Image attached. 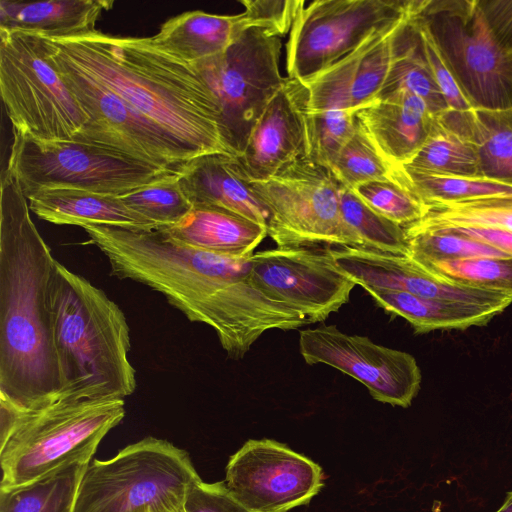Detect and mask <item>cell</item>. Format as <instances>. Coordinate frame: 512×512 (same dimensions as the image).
I'll use <instances>...</instances> for the list:
<instances>
[{"label": "cell", "instance_id": "cell-1", "mask_svg": "<svg viewBox=\"0 0 512 512\" xmlns=\"http://www.w3.org/2000/svg\"><path fill=\"white\" fill-rule=\"evenodd\" d=\"M81 228L107 257L112 276L161 293L188 320L211 327L231 359L243 358L266 331L309 324L255 285L253 254L234 256L188 246L161 230L96 224Z\"/></svg>", "mask_w": 512, "mask_h": 512}, {"label": "cell", "instance_id": "cell-2", "mask_svg": "<svg viewBox=\"0 0 512 512\" xmlns=\"http://www.w3.org/2000/svg\"><path fill=\"white\" fill-rule=\"evenodd\" d=\"M6 168L0 197V397L26 410L55 403L60 378L51 283L57 260Z\"/></svg>", "mask_w": 512, "mask_h": 512}, {"label": "cell", "instance_id": "cell-3", "mask_svg": "<svg viewBox=\"0 0 512 512\" xmlns=\"http://www.w3.org/2000/svg\"><path fill=\"white\" fill-rule=\"evenodd\" d=\"M47 39L57 54L117 94L195 158L233 155L223 137L215 98L191 63L158 49L149 37H117L95 30Z\"/></svg>", "mask_w": 512, "mask_h": 512}, {"label": "cell", "instance_id": "cell-4", "mask_svg": "<svg viewBox=\"0 0 512 512\" xmlns=\"http://www.w3.org/2000/svg\"><path fill=\"white\" fill-rule=\"evenodd\" d=\"M50 297L60 378L56 402L124 399L133 394L137 382L128 357L130 328L121 308L58 261Z\"/></svg>", "mask_w": 512, "mask_h": 512}, {"label": "cell", "instance_id": "cell-5", "mask_svg": "<svg viewBox=\"0 0 512 512\" xmlns=\"http://www.w3.org/2000/svg\"><path fill=\"white\" fill-rule=\"evenodd\" d=\"M124 404V399L58 401L26 410L0 397V489L89 464L101 440L123 420Z\"/></svg>", "mask_w": 512, "mask_h": 512}, {"label": "cell", "instance_id": "cell-6", "mask_svg": "<svg viewBox=\"0 0 512 512\" xmlns=\"http://www.w3.org/2000/svg\"><path fill=\"white\" fill-rule=\"evenodd\" d=\"M199 480L190 455L148 436L87 466L73 512H151L184 506Z\"/></svg>", "mask_w": 512, "mask_h": 512}, {"label": "cell", "instance_id": "cell-7", "mask_svg": "<svg viewBox=\"0 0 512 512\" xmlns=\"http://www.w3.org/2000/svg\"><path fill=\"white\" fill-rule=\"evenodd\" d=\"M0 91L12 129L73 141L89 117L50 58L47 39L0 29Z\"/></svg>", "mask_w": 512, "mask_h": 512}, {"label": "cell", "instance_id": "cell-8", "mask_svg": "<svg viewBox=\"0 0 512 512\" xmlns=\"http://www.w3.org/2000/svg\"><path fill=\"white\" fill-rule=\"evenodd\" d=\"M7 169L26 198L44 188L121 196L181 173L162 170L100 146L45 141L12 129Z\"/></svg>", "mask_w": 512, "mask_h": 512}, {"label": "cell", "instance_id": "cell-9", "mask_svg": "<svg viewBox=\"0 0 512 512\" xmlns=\"http://www.w3.org/2000/svg\"><path fill=\"white\" fill-rule=\"evenodd\" d=\"M249 183L269 212L268 236L277 247L362 248L343 219L341 184L329 168L303 156L270 179Z\"/></svg>", "mask_w": 512, "mask_h": 512}, {"label": "cell", "instance_id": "cell-10", "mask_svg": "<svg viewBox=\"0 0 512 512\" xmlns=\"http://www.w3.org/2000/svg\"><path fill=\"white\" fill-rule=\"evenodd\" d=\"M280 37L251 27L226 51L191 63L218 105L225 142L239 156L268 103L282 87Z\"/></svg>", "mask_w": 512, "mask_h": 512}, {"label": "cell", "instance_id": "cell-11", "mask_svg": "<svg viewBox=\"0 0 512 512\" xmlns=\"http://www.w3.org/2000/svg\"><path fill=\"white\" fill-rule=\"evenodd\" d=\"M418 16L475 108L512 107V55L497 42L479 0H424Z\"/></svg>", "mask_w": 512, "mask_h": 512}, {"label": "cell", "instance_id": "cell-12", "mask_svg": "<svg viewBox=\"0 0 512 512\" xmlns=\"http://www.w3.org/2000/svg\"><path fill=\"white\" fill-rule=\"evenodd\" d=\"M47 43L60 76L89 117L73 141L107 148L152 167L177 173H182L195 159L180 142L57 54L48 39Z\"/></svg>", "mask_w": 512, "mask_h": 512}, {"label": "cell", "instance_id": "cell-13", "mask_svg": "<svg viewBox=\"0 0 512 512\" xmlns=\"http://www.w3.org/2000/svg\"><path fill=\"white\" fill-rule=\"evenodd\" d=\"M418 0H316L297 15L286 44L289 78L305 82L355 50Z\"/></svg>", "mask_w": 512, "mask_h": 512}, {"label": "cell", "instance_id": "cell-14", "mask_svg": "<svg viewBox=\"0 0 512 512\" xmlns=\"http://www.w3.org/2000/svg\"><path fill=\"white\" fill-rule=\"evenodd\" d=\"M225 472L229 492L250 512H288L307 505L324 485L317 463L271 439L245 442Z\"/></svg>", "mask_w": 512, "mask_h": 512}, {"label": "cell", "instance_id": "cell-15", "mask_svg": "<svg viewBox=\"0 0 512 512\" xmlns=\"http://www.w3.org/2000/svg\"><path fill=\"white\" fill-rule=\"evenodd\" d=\"M255 285L271 299L322 322L349 302L356 283L335 264L330 249L277 247L254 253Z\"/></svg>", "mask_w": 512, "mask_h": 512}, {"label": "cell", "instance_id": "cell-16", "mask_svg": "<svg viewBox=\"0 0 512 512\" xmlns=\"http://www.w3.org/2000/svg\"><path fill=\"white\" fill-rule=\"evenodd\" d=\"M299 347L307 364L323 363L352 376L379 402L406 408L419 392L422 375L416 359L368 337L323 325L300 331Z\"/></svg>", "mask_w": 512, "mask_h": 512}, {"label": "cell", "instance_id": "cell-17", "mask_svg": "<svg viewBox=\"0 0 512 512\" xmlns=\"http://www.w3.org/2000/svg\"><path fill=\"white\" fill-rule=\"evenodd\" d=\"M423 0L404 17L372 32L355 50L320 74L302 82L307 110L356 111L374 102L399 50L401 37Z\"/></svg>", "mask_w": 512, "mask_h": 512}, {"label": "cell", "instance_id": "cell-18", "mask_svg": "<svg viewBox=\"0 0 512 512\" xmlns=\"http://www.w3.org/2000/svg\"><path fill=\"white\" fill-rule=\"evenodd\" d=\"M338 266L356 285L407 292L423 298L496 306L506 309L512 298L501 293L446 280L408 254L384 253L358 247L330 249Z\"/></svg>", "mask_w": 512, "mask_h": 512}, {"label": "cell", "instance_id": "cell-19", "mask_svg": "<svg viewBox=\"0 0 512 512\" xmlns=\"http://www.w3.org/2000/svg\"><path fill=\"white\" fill-rule=\"evenodd\" d=\"M307 100L305 85L286 77L256 123L243 152L235 156L246 181L270 179L285 165L306 156Z\"/></svg>", "mask_w": 512, "mask_h": 512}, {"label": "cell", "instance_id": "cell-20", "mask_svg": "<svg viewBox=\"0 0 512 512\" xmlns=\"http://www.w3.org/2000/svg\"><path fill=\"white\" fill-rule=\"evenodd\" d=\"M359 125L394 167L406 165L428 140L437 120L418 96L400 91L356 110Z\"/></svg>", "mask_w": 512, "mask_h": 512}, {"label": "cell", "instance_id": "cell-21", "mask_svg": "<svg viewBox=\"0 0 512 512\" xmlns=\"http://www.w3.org/2000/svg\"><path fill=\"white\" fill-rule=\"evenodd\" d=\"M179 181L193 206L221 208L267 227L269 212L241 175L235 156L201 155L185 166Z\"/></svg>", "mask_w": 512, "mask_h": 512}, {"label": "cell", "instance_id": "cell-22", "mask_svg": "<svg viewBox=\"0 0 512 512\" xmlns=\"http://www.w3.org/2000/svg\"><path fill=\"white\" fill-rule=\"evenodd\" d=\"M38 218L57 225L89 224L151 231L156 227L128 208L119 196L74 188H44L28 198Z\"/></svg>", "mask_w": 512, "mask_h": 512}, {"label": "cell", "instance_id": "cell-23", "mask_svg": "<svg viewBox=\"0 0 512 512\" xmlns=\"http://www.w3.org/2000/svg\"><path fill=\"white\" fill-rule=\"evenodd\" d=\"M253 27L246 14L217 15L188 11L168 19L151 43L188 63L226 51L246 30Z\"/></svg>", "mask_w": 512, "mask_h": 512}, {"label": "cell", "instance_id": "cell-24", "mask_svg": "<svg viewBox=\"0 0 512 512\" xmlns=\"http://www.w3.org/2000/svg\"><path fill=\"white\" fill-rule=\"evenodd\" d=\"M106 0L0 1V29L59 39L95 31Z\"/></svg>", "mask_w": 512, "mask_h": 512}, {"label": "cell", "instance_id": "cell-25", "mask_svg": "<svg viewBox=\"0 0 512 512\" xmlns=\"http://www.w3.org/2000/svg\"><path fill=\"white\" fill-rule=\"evenodd\" d=\"M188 246L234 256L254 254L268 236L267 227L236 213L210 206H193L179 223L157 229Z\"/></svg>", "mask_w": 512, "mask_h": 512}, {"label": "cell", "instance_id": "cell-26", "mask_svg": "<svg viewBox=\"0 0 512 512\" xmlns=\"http://www.w3.org/2000/svg\"><path fill=\"white\" fill-rule=\"evenodd\" d=\"M386 312L407 320L416 333L464 330L487 324L505 309L419 297L407 292L362 286Z\"/></svg>", "mask_w": 512, "mask_h": 512}, {"label": "cell", "instance_id": "cell-27", "mask_svg": "<svg viewBox=\"0 0 512 512\" xmlns=\"http://www.w3.org/2000/svg\"><path fill=\"white\" fill-rule=\"evenodd\" d=\"M416 14L404 29L399 50L376 100L406 91L420 97L430 111L439 117L448 107L424 57L415 24Z\"/></svg>", "mask_w": 512, "mask_h": 512}, {"label": "cell", "instance_id": "cell-28", "mask_svg": "<svg viewBox=\"0 0 512 512\" xmlns=\"http://www.w3.org/2000/svg\"><path fill=\"white\" fill-rule=\"evenodd\" d=\"M468 136L479 156L481 177L512 185V107L474 108Z\"/></svg>", "mask_w": 512, "mask_h": 512}, {"label": "cell", "instance_id": "cell-29", "mask_svg": "<svg viewBox=\"0 0 512 512\" xmlns=\"http://www.w3.org/2000/svg\"><path fill=\"white\" fill-rule=\"evenodd\" d=\"M394 180L424 205L512 195V185L484 177H462L395 167Z\"/></svg>", "mask_w": 512, "mask_h": 512}, {"label": "cell", "instance_id": "cell-30", "mask_svg": "<svg viewBox=\"0 0 512 512\" xmlns=\"http://www.w3.org/2000/svg\"><path fill=\"white\" fill-rule=\"evenodd\" d=\"M88 465H72L29 485L0 489V512H73Z\"/></svg>", "mask_w": 512, "mask_h": 512}, {"label": "cell", "instance_id": "cell-31", "mask_svg": "<svg viewBox=\"0 0 512 512\" xmlns=\"http://www.w3.org/2000/svg\"><path fill=\"white\" fill-rule=\"evenodd\" d=\"M408 168L462 177H481L479 156L473 142L437 117L422 148Z\"/></svg>", "mask_w": 512, "mask_h": 512}, {"label": "cell", "instance_id": "cell-32", "mask_svg": "<svg viewBox=\"0 0 512 512\" xmlns=\"http://www.w3.org/2000/svg\"><path fill=\"white\" fill-rule=\"evenodd\" d=\"M421 219L406 228L489 227L512 230V195L425 205Z\"/></svg>", "mask_w": 512, "mask_h": 512}, {"label": "cell", "instance_id": "cell-33", "mask_svg": "<svg viewBox=\"0 0 512 512\" xmlns=\"http://www.w3.org/2000/svg\"><path fill=\"white\" fill-rule=\"evenodd\" d=\"M340 209L347 226L362 248L384 253L408 254L405 230L365 204L353 190L341 185Z\"/></svg>", "mask_w": 512, "mask_h": 512}, {"label": "cell", "instance_id": "cell-34", "mask_svg": "<svg viewBox=\"0 0 512 512\" xmlns=\"http://www.w3.org/2000/svg\"><path fill=\"white\" fill-rule=\"evenodd\" d=\"M405 230L408 255L420 263L477 257H510L480 241L449 229Z\"/></svg>", "mask_w": 512, "mask_h": 512}, {"label": "cell", "instance_id": "cell-35", "mask_svg": "<svg viewBox=\"0 0 512 512\" xmlns=\"http://www.w3.org/2000/svg\"><path fill=\"white\" fill-rule=\"evenodd\" d=\"M119 197L128 208L150 221L156 230L179 223L193 208L181 186L179 175Z\"/></svg>", "mask_w": 512, "mask_h": 512}, {"label": "cell", "instance_id": "cell-36", "mask_svg": "<svg viewBox=\"0 0 512 512\" xmlns=\"http://www.w3.org/2000/svg\"><path fill=\"white\" fill-rule=\"evenodd\" d=\"M330 170L342 186L351 190L371 181L395 178V167L380 154L359 123Z\"/></svg>", "mask_w": 512, "mask_h": 512}, {"label": "cell", "instance_id": "cell-37", "mask_svg": "<svg viewBox=\"0 0 512 512\" xmlns=\"http://www.w3.org/2000/svg\"><path fill=\"white\" fill-rule=\"evenodd\" d=\"M421 264L446 280L512 298V257H477Z\"/></svg>", "mask_w": 512, "mask_h": 512}, {"label": "cell", "instance_id": "cell-38", "mask_svg": "<svg viewBox=\"0 0 512 512\" xmlns=\"http://www.w3.org/2000/svg\"><path fill=\"white\" fill-rule=\"evenodd\" d=\"M358 126L356 111L306 112V157L331 168Z\"/></svg>", "mask_w": 512, "mask_h": 512}, {"label": "cell", "instance_id": "cell-39", "mask_svg": "<svg viewBox=\"0 0 512 512\" xmlns=\"http://www.w3.org/2000/svg\"><path fill=\"white\" fill-rule=\"evenodd\" d=\"M353 191L374 211L402 227L418 221L425 213V205L395 180L371 181Z\"/></svg>", "mask_w": 512, "mask_h": 512}, {"label": "cell", "instance_id": "cell-40", "mask_svg": "<svg viewBox=\"0 0 512 512\" xmlns=\"http://www.w3.org/2000/svg\"><path fill=\"white\" fill-rule=\"evenodd\" d=\"M418 14L419 12L415 16V24L418 30L422 51L435 82L446 101L448 109L454 112H468L473 110L475 108L473 103L462 90L434 37L425 23L419 18Z\"/></svg>", "mask_w": 512, "mask_h": 512}, {"label": "cell", "instance_id": "cell-41", "mask_svg": "<svg viewBox=\"0 0 512 512\" xmlns=\"http://www.w3.org/2000/svg\"><path fill=\"white\" fill-rule=\"evenodd\" d=\"M253 27L266 29L279 37L290 33L305 5L303 0H240Z\"/></svg>", "mask_w": 512, "mask_h": 512}, {"label": "cell", "instance_id": "cell-42", "mask_svg": "<svg viewBox=\"0 0 512 512\" xmlns=\"http://www.w3.org/2000/svg\"><path fill=\"white\" fill-rule=\"evenodd\" d=\"M185 512H250L229 492L224 481L196 482L187 493Z\"/></svg>", "mask_w": 512, "mask_h": 512}, {"label": "cell", "instance_id": "cell-43", "mask_svg": "<svg viewBox=\"0 0 512 512\" xmlns=\"http://www.w3.org/2000/svg\"><path fill=\"white\" fill-rule=\"evenodd\" d=\"M485 19L499 45L512 51V0H479Z\"/></svg>", "mask_w": 512, "mask_h": 512}, {"label": "cell", "instance_id": "cell-44", "mask_svg": "<svg viewBox=\"0 0 512 512\" xmlns=\"http://www.w3.org/2000/svg\"><path fill=\"white\" fill-rule=\"evenodd\" d=\"M438 229L452 230L476 241L488 244L512 257V230L477 226L446 227Z\"/></svg>", "mask_w": 512, "mask_h": 512}, {"label": "cell", "instance_id": "cell-45", "mask_svg": "<svg viewBox=\"0 0 512 512\" xmlns=\"http://www.w3.org/2000/svg\"><path fill=\"white\" fill-rule=\"evenodd\" d=\"M496 512H512V491L507 493L503 505Z\"/></svg>", "mask_w": 512, "mask_h": 512}, {"label": "cell", "instance_id": "cell-46", "mask_svg": "<svg viewBox=\"0 0 512 512\" xmlns=\"http://www.w3.org/2000/svg\"><path fill=\"white\" fill-rule=\"evenodd\" d=\"M151 512H185L184 506L175 508V509H165V510H158V511H151Z\"/></svg>", "mask_w": 512, "mask_h": 512}, {"label": "cell", "instance_id": "cell-47", "mask_svg": "<svg viewBox=\"0 0 512 512\" xmlns=\"http://www.w3.org/2000/svg\"><path fill=\"white\" fill-rule=\"evenodd\" d=\"M510 52H511V55H512V51H510Z\"/></svg>", "mask_w": 512, "mask_h": 512}]
</instances>
